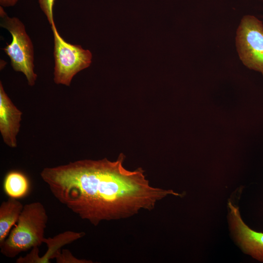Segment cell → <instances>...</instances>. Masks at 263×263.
Wrapping results in <instances>:
<instances>
[{"mask_svg": "<svg viewBox=\"0 0 263 263\" xmlns=\"http://www.w3.org/2000/svg\"><path fill=\"white\" fill-rule=\"evenodd\" d=\"M124 161L123 154L114 161L79 160L45 168L40 177L61 204L95 226L151 210L168 195L181 196L151 186L141 168L128 170Z\"/></svg>", "mask_w": 263, "mask_h": 263, "instance_id": "obj_1", "label": "cell"}, {"mask_svg": "<svg viewBox=\"0 0 263 263\" xmlns=\"http://www.w3.org/2000/svg\"><path fill=\"white\" fill-rule=\"evenodd\" d=\"M48 220L46 209L40 202L24 206L17 225L0 244L1 253L13 258L22 252L40 246L45 238Z\"/></svg>", "mask_w": 263, "mask_h": 263, "instance_id": "obj_2", "label": "cell"}, {"mask_svg": "<svg viewBox=\"0 0 263 263\" xmlns=\"http://www.w3.org/2000/svg\"><path fill=\"white\" fill-rule=\"evenodd\" d=\"M0 26L12 36V41L2 50L9 56L13 69L24 74L29 86L35 85L37 75L34 71V52L32 41L23 23L17 18L9 17L0 6Z\"/></svg>", "mask_w": 263, "mask_h": 263, "instance_id": "obj_3", "label": "cell"}, {"mask_svg": "<svg viewBox=\"0 0 263 263\" xmlns=\"http://www.w3.org/2000/svg\"><path fill=\"white\" fill-rule=\"evenodd\" d=\"M51 28L54 43V81L56 84L69 86L75 75L90 65L92 55L80 45L65 41L59 34L55 22Z\"/></svg>", "mask_w": 263, "mask_h": 263, "instance_id": "obj_4", "label": "cell"}, {"mask_svg": "<svg viewBox=\"0 0 263 263\" xmlns=\"http://www.w3.org/2000/svg\"><path fill=\"white\" fill-rule=\"evenodd\" d=\"M236 45L243 63L263 75V24L253 16H244L238 27Z\"/></svg>", "mask_w": 263, "mask_h": 263, "instance_id": "obj_5", "label": "cell"}, {"mask_svg": "<svg viewBox=\"0 0 263 263\" xmlns=\"http://www.w3.org/2000/svg\"><path fill=\"white\" fill-rule=\"evenodd\" d=\"M231 229L243 250L259 261L263 262V233L250 229L241 218L239 208L228 202Z\"/></svg>", "mask_w": 263, "mask_h": 263, "instance_id": "obj_6", "label": "cell"}, {"mask_svg": "<svg viewBox=\"0 0 263 263\" xmlns=\"http://www.w3.org/2000/svg\"><path fill=\"white\" fill-rule=\"evenodd\" d=\"M22 112L14 104L0 82V132L5 144L10 148L17 146Z\"/></svg>", "mask_w": 263, "mask_h": 263, "instance_id": "obj_7", "label": "cell"}, {"mask_svg": "<svg viewBox=\"0 0 263 263\" xmlns=\"http://www.w3.org/2000/svg\"><path fill=\"white\" fill-rule=\"evenodd\" d=\"M84 232L66 231L53 238H44L43 243L47 244V250L41 257L39 256V247L32 248L29 254L20 257L17 263H49L51 259L56 258L63 246L71 243L85 235Z\"/></svg>", "mask_w": 263, "mask_h": 263, "instance_id": "obj_8", "label": "cell"}, {"mask_svg": "<svg viewBox=\"0 0 263 263\" xmlns=\"http://www.w3.org/2000/svg\"><path fill=\"white\" fill-rule=\"evenodd\" d=\"M24 206L17 199L9 197L0 206V244L6 239L11 228L17 223Z\"/></svg>", "mask_w": 263, "mask_h": 263, "instance_id": "obj_9", "label": "cell"}, {"mask_svg": "<svg viewBox=\"0 0 263 263\" xmlns=\"http://www.w3.org/2000/svg\"><path fill=\"white\" fill-rule=\"evenodd\" d=\"M3 189L9 197L19 199L25 196L29 192L30 183L27 177L18 171H11L5 176Z\"/></svg>", "mask_w": 263, "mask_h": 263, "instance_id": "obj_10", "label": "cell"}, {"mask_svg": "<svg viewBox=\"0 0 263 263\" xmlns=\"http://www.w3.org/2000/svg\"><path fill=\"white\" fill-rule=\"evenodd\" d=\"M56 262L58 263H92L91 261L78 259L74 257L71 252L67 249L62 250V253L59 252L56 257Z\"/></svg>", "mask_w": 263, "mask_h": 263, "instance_id": "obj_11", "label": "cell"}, {"mask_svg": "<svg viewBox=\"0 0 263 263\" xmlns=\"http://www.w3.org/2000/svg\"><path fill=\"white\" fill-rule=\"evenodd\" d=\"M55 0H38L41 10L51 25L54 23L53 17V6Z\"/></svg>", "mask_w": 263, "mask_h": 263, "instance_id": "obj_12", "label": "cell"}, {"mask_svg": "<svg viewBox=\"0 0 263 263\" xmlns=\"http://www.w3.org/2000/svg\"><path fill=\"white\" fill-rule=\"evenodd\" d=\"M18 0H0V4L1 6L9 7L14 6Z\"/></svg>", "mask_w": 263, "mask_h": 263, "instance_id": "obj_13", "label": "cell"}]
</instances>
